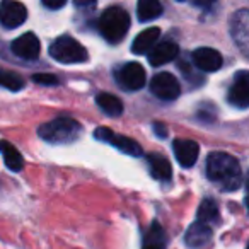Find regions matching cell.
Wrapping results in <instances>:
<instances>
[{"label":"cell","mask_w":249,"mask_h":249,"mask_svg":"<svg viewBox=\"0 0 249 249\" xmlns=\"http://www.w3.org/2000/svg\"><path fill=\"white\" fill-rule=\"evenodd\" d=\"M164 12V7L157 0H140L137 4V18L140 22H150L154 19L160 18Z\"/></svg>","instance_id":"cell-22"},{"label":"cell","mask_w":249,"mask_h":249,"mask_svg":"<svg viewBox=\"0 0 249 249\" xmlns=\"http://www.w3.org/2000/svg\"><path fill=\"white\" fill-rule=\"evenodd\" d=\"M191 60H193V65L198 70L208 73L217 72L224 65V58H222L220 52H217L213 48H208V46H201V48L195 50L191 53Z\"/></svg>","instance_id":"cell-12"},{"label":"cell","mask_w":249,"mask_h":249,"mask_svg":"<svg viewBox=\"0 0 249 249\" xmlns=\"http://www.w3.org/2000/svg\"><path fill=\"white\" fill-rule=\"evenodd\" d=\"M82 133V124L72 116H58L55 120L43 123L38 128V135L45 142L53 143V145H65L72 143Z\"/></svg>","instance_id":"cell-2"},{"label":"cell","mask_w":249,"mask_h":249,"mask_svg":"<svg viewBox=\"0 0 249 249\" xmlns=\"http://www.w3.org/2000/svg\"><path fill=\"white\" fill-rule=\"evenodd\" d=\"M150 92L160 101H174L181 94V84L173 73L159 72L150 80Z\"/></svg>","instance_id":"cell-8"},{"label":"cell","mask_w":249,"mask_h":249,"mask_svg":"<svg viewBox=\"0 0 249 249\" xmlns=\"http://www.w3.org/2000/svg\"><path fill=\"white\" fill-rule=\"evenodd\" d=\"M114 79H116V84L120 86V89L126 90V92H135V90H140L145 86L147 73L140 63L128 62L123 63L120 69H116Z\"/></svg>","instance_id":"cell-5"},{"label":"cell","mask_w":249,"mask_h":249,"mask_svg":"<svg viewBox=\"0 0 249 249\" xmlns=\"http://www.w3.org/2000/svg\"><path fill=\"white\" fill-rule=\"evenodd\" d=\"M73 5L79 9H87V7H96V2H80V0H75Z\"/></svg>","instance_id":"cell-27"},{"label":"cell","mask_w":249,"mask_h":249,"mask_svg":"<svg viewBox=\"0 0 249 249\" xmlns=\"http://www.w3.org/2000/svg\"><path fill=\"white\" fill-rule=\"evenodd\" d=\"M96 104L101 107V111H103L104 114H107V116H121L123 114V101L120 99L118 96H113V94L109 92H99L96 96Z\"/></svg>","instance_id":"cell-20"},{"label":"cell","mask_w":249,"mask_h":249,"mask_svg":"<svg viewBox=\"0 0 249 249\" xmlns=\"http://www.w3.org/2000/svg\"><path fill=\"white\" fill-rule=\"evenodd\" d=\"M207 178L213 184H217L222 191H237L242 184L241 164L234 156L227 152H212L208 154L205 162Z\"/></svg>","instance_id":"cell-1"},{"label":"cell","mask_w":249,"mask_h":249,"mask_svg":"<svg viewBox=\"0 0 249 249\" xmlns=\"http://www.w3.org/2000/svg\"><path fill=\"white\" fill-rule=\"evenodd\" d=\"M212 239V227L205 225L201 222H193L188 227L186 234H184V244L190 249H200L205 244H208Z\"/></svg>","instance_id":"cell-15"},{"label":"cell","mask_w":249,"mask_h":249,"mask_svg":"<svg viewBox=\"0 0 249 249\" xmlns=\"http://www.w3.org/2000/svg\"><path fill=\"white\" fill-rule=\"evenodd\" d=\"M147 166H149V173L154 179L167 183L173 176V166H171L169 159L160 154H149L147 156Z\"/></svg>","instance_id":"cell-16"},{"label":"cell","mask_w":249,"mask_h":249,"mask_svg":"<svg viewBox=\"0 0 249 249\" xmlns=\"http://www.w3.org/2000/svg\"><path fill=\"white\" fill-rule=\"evenodd\" d=\"M43 7L50 9V11H58V9H63L67 5L65 0H43L41 2Z\"/></svg>","instance_id":"cell-25"},{"label":"cell","mask_w":249,"mask_h":249,"mask_svg":"<svg viewBox=\"0 0 249 249\" xmlns=\"http://www.w3.org/2000/svg\"><path fill=\"white\" fill-rule=\"evenodd\" d=\"M33 82L39 84V86H58V77L53 73H35L31 77Z\"/></svg>","instance_id":"cell-24"},{"label":"cell","mask_w":249,"mask_h":249,"mask_svg":"<svg viewBox=\"0 0 249 249\" xmlns=\"http://www.w3.org/2000/svg\"><path fill=\"white\" fill-rule=\"evenodd\" d=\"M48 53L55 62L63 65H73V63H84L89 60L87 50L72 36H58L55 41L50 45Z\"/></svg>","instance_id":"cell-4"},{"label":"cell","mask_w":249,"mask_h":249,"mask_svg":"<svg viewBox=\"0 0 249 249\" xmlns=\"http://www.w3.org/2000/svg\"><path fill=\"white\" fill-rule=\"evenodd\" d=\"M130 22L132 21L128 12L118 5H113V7H107L97 19V31L107 43L118 45L128 33Z\"/></svg>","instance_id":"cell-3"},{"label":"cell","mask_w":249,"mask_h":249,"mask_svg":"<svg viewBox=\"0 0 249 249\" xmlns=\"http://www.w3.org/2000/svg\"><path fill=\"white\" fill-rule=\"evenodd\" d=\"M0 154L4 157V162L7 166L9 171L12 173H21L24 169V157L18 150V147H14L7 140H0Z\"/></svg>","instance_id":"cell-19"},{"label":"cell","mask_w":249,"mask_h":249,"mask_svg":"<svg viewBox=\"0 0 249 249\" xmlns=\"http://www.w3.org/2000/svg\"><path fill=\"white\" fill-rule=\"evenodd\" d=\"M94 139L99 140V142H104L107 145L116 147L120 152L126 154V156L132 157H140L143 156L142 145L139 142H135L133 139L126 135H120V133H114L113 130L106 128V126H99V128L94 130Z\"/></svg>","instance_id":"cell-6"},{"label":"cell","mask_w":249,"mask_h":249,"mask_svg":"<svg viewBox=\"0 0 249 249\" xmlns=\"http://www.w3.org/2000/svg\"><path fill=\"white\" fill-rule=\"evenodd\" d=\"M28 19V9L21 2L4 0L0 4V24L5 29H14L22 26Z\"/></svg>","instance_id":"cell-9"},{"label":"cell","mask_w":249,"mask_h":249,"mask_svg":"<svg viewBox=\"0 0 249 249\" xmlns=\"http://www.w3.org/2000/svg\"><path fill=\"white\" fill-rule=\"evenodd\" d=\"M11 50L18 58L31 62V60L38 58L41 53V43L35 33H24L11 43Z\"/></svg>","instance_id":"cell-11"},{"label":"cell","mask_w":249,"mask_h":249,"mask_svg":"<svg viewBox=\"0 0 249 249\" xmlns=\"http://www.w3.org/2000/svg\"><path fill=\"white\" fill-rule=\"evenodd\" d=\"M152 128H154V133H156L159 139H166V137H167V126H164L160 121H156Z\"/></svg>","instance_id":"cell-26"},{"label":"cell","mask_w":249,"mask_h":249,"mask_svg":"<svg viewBox=\"0 0 249 249\" xmlns=\"http://www.w3.org/2000/svg\"><path fill=\"white\" fill-rule=\"evenodd\" d=\"M0 87H4V89H7V90H12V92H18V90L24 89L26 82L19 73L0 69Z\"/></svg>","instance_id":"cell-23"},{"label":"cell","mask_w":249,"mask_h":249,"mask_svg":"<svg viewBox=\"0 0 249 249\" xmlns=\"http://www.w3.org/2000/svg\"><path fill=\"white\" fill-rule=\"evenodd\" d=\"M179 55V46H178L176 41H171V39H166V41H159L152 50L149 52V63L152 67H162L166 63L176 60V56Z\"/></svg>","instance_id":"cell-14"},{"label":"cell","mask_w":249,"mask_h":249,"mask_svg":"<svg viewBox=\"0 0 249 249\" xmlns=\"http://www.w3.org/2000/svg\"><path fill=\"white\" fill-rule=\"evenodd\" d=\"M167 248V235L164 227L157 220L150 224L147 232L143 234L142 249H166Z\"/></svg>","instance_id":"cell-18"},{"label":"cell","mask_w":249,"mask_h":249,"mask_svg":"<svg viewBox=\"0 0 249 249\" xmlns=\"http://www.w3.org/2000/svg\"><path fill=\"white\" fill-rule=\"evenodd\" d=\"M193 5H196V7H201V9H212L213 7V2H200V0H196V2H193Z\"/></svg>","instance_id":"cell-28"},{"label":"cell","mask_w":249,"mask_h":249,"mask_svg":"<svg viewBox=\"0 0 249 249\" xmlns=\"http://www.w3.org/2000/svg\"><path fill=\"white\" fill-rule=\"evenodd\" d=\"M160 38V29L159 28H149L145 31H142L132 43V52L135 55H147L154 46L159 43Z\"/></svg>","instance_id":"cell-17"},{"label":"cell","mask_w":249,"mask_h":249,"mask_svg":"<svg viewBox=\"0 0 249 249\" xmlns=\"http://www.w3.org/2000/svg\"><path fill=\"white\" fill-rule=\"evenodd\" d=\"M229 33H231L232 41L235 43L242 55H248L249 48V11L241 9L234 12L229 21Z\"/></svg>","instance_id":"cell-7"},{"label":"cell","mask_w":249,"mask_h":249,"mask_svg":"<svg viewBox=\"0 0 249 249\" xmlns=\"http://www.w3.org/2000/svg\"><path fill=\"white\" fill-rule=\"evenodd\" d=\"M227 101L237 109H246L249 106V73L248 70H239L234 77L231 89L227 92Z\"/></svg>","instance_id":"cell-10"},{"label":"cell","mask_w":249,"mask_h":249,"mask_svg":"<svg viewBox=\"0 0 249 249\" xmlns=\"http://www.w3.org/2000/svg\"><path fill=\"white\" fill-rule=\"evenodd\" d=\"M173 152L176 157L178 164H181V167H193L200 156V145L195 140H186V139H176L173 142Z\"/></svg>","instance_id":"cell-13"},{"label":"cell","mask_w":249,"mask_h":249,"mask_svg":"<svg viewBox=\"0 0 249 249\" xmlns=\"http://www.w3.org/2000/svg\"><path fill=\"white\" fill-rule=\"evenodd\" d=\"M220 220V213H218V205L213 198H205L200 203L196 212V222H201L205 225H213L218 224Z\"/></svg>","instance_id":"cell-21"}]
</instances>
